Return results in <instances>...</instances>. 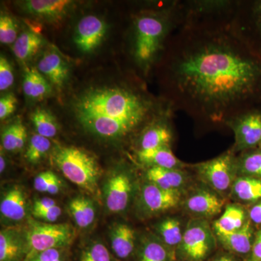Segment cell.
<instances>
[{
  "instance_id": "cell-1",
  "label": "cell",
  "mask_w": 261,
  "mask_h": 261,
  "mask_svg": "<svg viewBox=\"0 0 261 261\" xmlns=\"http://www.w3.org/2000/svg\"><path fill=\"white\" fill-rule=\"evenodd\" d=\"M232 9L187 15L159 63L163 100L205 128L261 110V54L231 22Z\"/></svg>"
},
{
  "instance_id": "cell-2",
  "label": "cell",
  "mask_w": 261,
  "mask_h": 261,
  "mask_svg": "<svg viewBox=\"0 0 261 261\" xmlns=\"http://www.w3.org/2000/svg\"><path fill=\"white\" fill-rule=\"evenodd\" d=\"M169 109L166 101L158 102L132 87L91 89L77 99L74 108L84 129L107 140L126 138Z\"/></svg>"
},
{
  "instance_id": "cell-3",
  "label": "cell",
  "mask_w": 261,
  "mask_h": 261,
  "mask_svg": "<svg viewBox=\"0 0 261 261\" xmlns=\"http://www.w3.org/2000/svg\"><path fill=\"white\" fill-rule=\"evenodd\" d=\"M184 19L182 0L168 2L161 9L142 12L134 19L132 57L145 74L159 64L170 38Z\"/></svg>"
},
{
  "instance_id": "cell-4",
  "label": "cell",
  "mask_w": 261,
  "mask_h": 261,
  "mask_svg": "<svg viewBox=\"0 0 261 261\" xmlns=\"http://www.w3.org/2000/svg\"><path fill=\"white\" fill-rule=\"evenodd\" d=\"M51 160L72 183L89 193H97L100 170L92 154L73 146L60 147L53 152Z\"/></svg>"
},
{
  "instance_id": "cell-5",
  "label": "cell",
  "mask_w": 261,
  "mask_h": 261,
  "mask_svg": "<svg viewBox=\"0 0 261 261\" xmlns=\"http://www.w3.org/2000/svg\"><path fill=\"white\" fill-rule=\"evenodd\" d=\"M218 249L217 238L208 221L192 218L185 227L176 258L182 261H207Z\"/></svg>"
},
{
  "instance_id": "cell-6",
  "label": "cell",
  "mask_w": 261,
  "mask_h": 261,
  "mask_svg": "<svg viewBox=\"0 0 261 261\" xmlns=\"http://www.w3.org/2000/svg\"><path fill=\"white\" fill-rule=\"evenodd\" d=\"M204 185L220 195H229L238 177L237 154L230 149L218 157L192 166Z\"/></svg>"
},
{
  "instance_id": "cell-7",
  "label": "cell",
  "mask_w": 261,
  "mask_h": 261,
  "mask_svg": "<svg viewBox=\"0 0 261 261\" xmlns=\"http://www.w3.org/2000/svg\"><path fill=\"white\" fill-rule=\"evenodd\" d=\"M25 237L28 250L25 261H28L39 252L68 246L74 239L75 231L68 224L32 222Z\"/></svg>"
},
{
  "instance_id": "cell-8",
  "label": "cell",
  "mask_w": 261,
  "mask_h": 261,
  "mask_svg": "<svg viewBox=\"0 0 261 261\" xmlns=\"http://www.w3.org/2000/svg\"><path fill=\"white\" fill-rule=\"evenodd\" d=\"M231 22L244 39L261 54V0H236Z\"/></svg>"
},
{
  "instance_id": "cell-9",
  "label": "cell",
  "mask_w": 261,
  "mask_h": 261,
  "mask_svg": "<svg viewBox=\"0 0 261 261\" xmlns=\"http://www.w3.org/2000/svg\"><path fill=\"white\" fill-rule=\"evenodd\" d=\"M181 205L192 218L208 220L219 216L227 204L226 197L204 185L189 191Z\"/></svg>"
},
{
  "instance_id": "cell-10",
  "label": "cell",
  "mask_w": 261,
  "mask_h": 261,
  "mask_svg": "<svg viewBox=\"0 0 261 261\" xmlns=\"http://www.w3.org/2000/svg\"><path fill=\"white\" fill-rule=\"evenodd\" d=\"M234 135L232 151L241 153L257 148L261 142V110H252L240 115L228 124Z\"/></svg>"
},
{
  "instance_id": "cell-11",
  "label": "cell",
  "mask_w": 261,
  "mask_h": 261,
  "mask_svg": "<svg viewBox=\"0 0 261 261\" xmlns=\"http://www.w3.org/2000/svg\"><path fill=\"white\" fill-rule=\"evenodd\" d=\"M182 197V194L163 190L147 181L141 188L139 206L142 214L153 216L177 208L181 205Z\"/></svg>"
},
{
  "instance_id": "cell-12",
  "label": "cell",
  "mask_w": 261,
  "mask_h": 261,
  "mask_svg": "<svg viewBox=\"0 0 261 261\" xmlns=\"http://www.w3.org/2000/svg\"><path fill=\"white\" fill-rule=\"evenodd\" d=\"M135 184L129 171H118L110 177L105 187V202L108 211L120 214L128 208L135 195Z\"/></svg>"
},
{
  "instance_id": "cell-13",
  "label": "cell",
  "mask_w": 261,
  "mask_h": 261,
  "mask_svg": "<svg viewBox=\"0 0 261 261\" xmlns=\"http://www.w3.org/2000/svg\"><path fill=\"white\" fill-rule=\"evenodd\" d=\"M174 113L173 110L169 109L156 117L144 128L139 139V150L171 147L174 139L171 120Z\"/></svg>"
},
{
  "instance_id": "cell-14",
  "label": "cell",
  "mask_w": 261,
  "mask_h": 261,
  "mask_svg": "<svg viewBox=\"0 0 261 261\" xmlns=\"http://www.w3.org/2000/svg\"><path fill=\"white\" fill-rule=\"evenodd\" d=\"M106 31L107 25L102 19L94 15L84 17L75 29V44L82 53H92L102 43Z\"/></svg>"
},
{
  "instance_id": "cell-15",
  "label": "cell",
  "mask_w": 261,
  "mask_h": 261,
  "mask_svg": "<svg viewBox=\"0 0 261 261\" xmlns=\"http://www.w3.org/2000/svg\"><path fill=\"white\" fill-rule=\"evenodd\" d=\"M147 181L163 190L185 195L190 187V176L185 169L149 167L146 171Z\"/></svg>"
},
{
  "instance_id": "cell-16",
  "label": "cell",
  "mask_w": 261,
  "mask_h": 261,
  "mask_svg": "<svg viewBox=\"0 0 261 261\" xmlns=\"http://www.w3.org/2000/svg\"><path fill=\"white\" fill-rule=\"evenodd\" d=\"M255 234L252 223L248 220L245 226L236 232L216 238L221 249L247 259L251 254Z\"/></svg>"
},
{
  "instance_id": "cell-17",
  "label": "cell",
  "mask_w": 261,
  "mask_h": 261,
  "mask_svg": "<svg viewBox=\"0 0 261 261\" xmlns=\"http://www.w3.org/2000/svg\"><path fill=\"white\" fill-rule=\"evenodd\" d=\"M111 245L115 255L122 260L133 258L135 261L138 247L136 245L135 229L126 224H117L111 231Z\"/></svg>"
},
{
  "instance_id": "cell-18",
  "label": "cell",
  "mask_w": 261,
  "mask_h": 261,
  "mask_svg": "<svg viewBox=\"0 0 261 261\" xmlns=\"http://www.w3.org/2000/svg\"><path fill=\"white\" fill-rule=\"evenodd\" d=\"M223 214L213 223L212 228L216 238L239 231L248 221V213L241 204H227Z\"/></svg>"
},
{
  "instance_id": "cell-19",
  "label": "cell",
  "mask_w": 261,
  "mask_h": 261,
  "mask_svg": "<svg viewBox=\"0 0 261 261\" xmlns=\"http://www.w3.org/2000/svg\"><path fill=\"white\" fill-rule=\"evenodd\" d=\"M37 69L58 88L64 85L69 75L66 63L55 51H47L43 55L38 63Z\"/></svg>"
},
{
  "instance_id": "cell-20",
  "label": "cell",
  "mask_w": 261,
  "mask_h": 261,
  "mask_svg": "<svg viewBox=\"0 0 261 261\" xmlns=\"http://www.w3.org/2000/svg\"><path fill=\"white\" fill-rule=\"evenodd\" d=\"M25 237L16 229L2 230L0 233V261H25L27 257Z\"/></svg>"
},
{
  "instance_id": "cell-21",
  "label": "cell",
  "mask_w": 261,
  "mask_h": 261,
  "mask_svg": "<svg viewBox=\"0 0 261 261\" xmlns=\"http://www.w3.org/2000/svg\"><path fill=\"white\" fill-rule=\"evenodd\" d=\"M139 161L149 167L185 169L189 165L178 159L173 153L171 147H161L159 148L138 150Z\"/></svg>"
},
{
  "instance_id": "cell-22",
  "label": "cell",
  "mask_w": 261,
  "mask_h": 261,
  "mask_svg": "<svg viewBox=\"0 0 261 261\" xmlns=\"http://www.w3.org/2000/svg\"><path fill=\"white\" fill-rule=\"evenodd\" d=\"M27 197L21 187L13 186L5 192L0 203L3 217L10 221H21L27 215Z\"/></svg>"
},
{
  "instance_id": "cell-23",
  "label": "cell",
  "mask_w": 261,
  "mask_h": 261,
  "mask_svg": "<svg viewBox=\"0 0 261 261\" xmlns=\"http://www.w3.org/2000/svg\"><path fill=\"white\" fill-rule=\"evenodd\" d=\"M230 197L236 203H255L261 200V178L238 176L233 181Z\"/></svg>"
},
{
  "instance_id": "cell-24",
  "label": "cell",
  "mask_w": 261,
  "mask_h": 261,
  "mask_svg": "<svg viewBox=\"0 0 261 261\" xmlns=\"http://www.w3.org/2000/svg\"><path fill=\"white\" fill-rule=\"evenodd\" d=\"M176 254L157 236L145 238L138 246L135 261H173Z\"/></svg>"
},
{
  "instance_id": "cell-25",
  "label": "cell",
  "mask_w": 261,
  "mask_h": 261,
  "mask_svg": "<svg viewBox=\"0 0 261 261\" xmlns=\"http://www.w3.org/2000/svg\"><path fill=\"white\" fill-rule=\"evenodd\" d=\"M185 227L178 217H167L155 225L157 237L176 254L183 238Z\"/></svg>"
},
{
  "instance_id": "cell-26",
  "label": "cell",
  "mask_w": 261,
  "mask_h": 261,
  "mask_svg": "<svg viewBox=\"0 0 261 261\" xmlns=\"http://www.w3.org/2000/svg\"><path fill=\"white\" fill-rule=\"evenodd\" d=\"M23 89L25 96L32 99L44 97L51 92L47 80L35 68H25Z\"/></svg>"
},
{
  "instance_id": "cell-27",
  "label": "cell",
  "mask_w": 261,
  "mask_h": 261,
  "mask_svg": "<svg viewBox=\"0 0 261 261\" xmlns=\"http://www.w3.org/2000/svg\"><path fill=\"white\" fill-rule=\"evenodd\" d=\"M70 214L79 227L85 228L93 224L95 219L96 211L93 202L87 197H75L70 201Z\"/></svg>"
},
{
  "instance_id": "cell-28",
  "label": "cell",
  "mask_w": 261,
  "mask_h": 261,
  "mask_svg": "<svg viewBox=\"0 0 261 261\" xmlns=\"http://www.w3.org/2000/svg\"><path fill=\"white\" fill-rule=\"evenodd\" d=\"M70 3L67 0H30L25 3V8L38 16L55 18L63 14Z\"/></svg>"
},
{
  "instance_id": "cell-29",
  "label": "cell",
  "mask_w": 261,
  "mask_h": 261,
  "mask_svg": "<svg viewBox=\"0 0 261 261\" xmlns=\"http://www.w3.org/2000/svg\"><path fill=\"white\" fill-rule=\"evenodd\" d=\"M42 44V39L39 35L30 31H25L13 44V53L19 61H28L37 54Z\"/></svg>"
},
{
  "instance_id": "cell-30",
  "label": "cell",
  "mask_w": 261,
  "mask_h": 261,
  "mask_svg": "<svg viewBox=\"0 0 261 261\" xmlns=\"http://www.w3.org/2000/svg\"><path fill=\"white\" fill-rule=\"evenodd\" d=\"M238 176L261 178V149H249L237 155Z\"/></svg>"
},
{
  "instance_id": "cell-31",
  "label": "cell",
  "mask_w": 261,
  "mask_h": 261,
  "mask_svg": "<svg viewBox=\"0 0 261 261\" xmlns=\"http://www.w3.org/2000/svg\"><path fill=\"white\" fill-rule=\"evenodd\" d=\"M27 129L21 122L13 123L6 128L2 135V145L5 150L15 152L25 145Z\"/></svg>"
},
{
  "instance_id": "cell-32",
  "label": "cell",
  "mask_w": 261,
  "mask_h": 261,
  "mask_svg": "<svg viewBox=\"0 0 261 261\" xmlns=\"http://www.w3.org/2000/svg\"><path fill=\"white\" fill-rule=\"evenodd\" d=\"M32 121L37 134L46 138H53L58 134L56 119L47 110L37 108L33 112Z\"/></svg>"
},
{
  "instance_id": "cell-33",
  "label": "cell",
  "mask_w": 261,
  "mask_h": 261,
  "mask_svg": "<svg viewBox=\"0 0 261 261\" xmlns=\"http://www.w3.org/2000/svg\"><path fill=\"white\" fill-rule=\"evenodd\" d=\"M77 261H118L106 245L99 242H93L86 245L81 251Z\"/></svg>"
},
{
  "instance_id": "cell-34",
  "label": "cell",
  "mask_w": 261,
  "mask_h": 261,
  "mask_svg": "<svg viewBox=\"0 0 261 261\" xmlns=\"http://www.w3.org/2000/svg\"><path fill=\"white\" fill-rule=\"evenodd\" d=\"M51 147V142L49 139L38 135H33L31 137L25 157L29 162L35 163L47 154Z\"/></svg>"
},
{
  "instance_id": "cell-35",
  "label": "cell",
  "mask_w": 261,
  "mask_h": 261,
  "mask_svg": "<svg viewBox=\"0 0 261 261\" xmlns=\"http://www.w3.org/2000/svg\"><path fill=\"white\" fill-rule=\"evenodd\" d=\"M18 34V27L14 19L9 15H2L0 17V42L2 44L15 43Z\"/></svg>"
},
{
  "instance_id": "cell-36",
  "label": "cell",
  "mask_w": 261,
  "mask_h": 261,
  "mask_svg": "<svg viewBox=\"0 0 261 261\" xmlns=\"http://www.w3.org/2000/svg\"><path fill=\"white\" fill-rule=\"evenodd\" d=\"M14 82L11 65L4 56L0 57V90L9 89Z\"/></svg>"
},
{
  "instance_id": "cell-37",
  "label": "cell",
  "mask_w": 261,
  "mask_h": 261,
  "mask_svg": "<svg viewBox=\"0 0 261 261\" xmlns=\"http://www.w3.org/2000/svg\"><path fill=\"white\" fill-rule=\"evenodd\" d=\"M17 100L14 94L10 93L7 94L0 99V119L4 120L8 118L15 111Z\"/></svg>"
},
{
  "instance_id": "cell-38",
  "label": "cell",
  "mask_w": 261,
  "mask_h": 261,
  "mask_svg": "<svg viewBox=\"0 0 261 261\" xmlns=\"http://www.w3.org/2000/svg\"><path fill=\"white\" fill-rule=\"evenodd\" d=\"M63 258V249H49L39 252L28 261H58Z\"/></svg>"
},
{
  "instance_id": "cell-39",
  "label": "cell",
  "mask_w": 261,
  "mask_h": 261,
  "mask_svg": "<svg viewBox=\"0 0 261 261\" xmlns=\"http://www.w3.org/2000/svg\"><path fill=\"white\" fill-rule=\"evenodd\" d=\"M33 215L37 219H42L47 222H55L61 216L62 210L58 205L54 206L47 210L34 211Z\"/></svg>"
},
{
  "instance_id": "cell-40",
  "label": "cell",
  "mask_w": 261,
  "mask_h": 261,
  "mask_svg": "<svg viewBox=\"0 0 261 261\" xmlns=\"http://www.w3.org/2000/svg\"><path fill=\"white\" fill-rule=\"evenodd\" d=\"M56 174H55L51 171H44V172L39 173L34 178V188L38 192H45L46 188H47L49 182L56 177Z\"/></svg>"
},
{
  "instance_id": "cell-41",
  "label": "cell",
  "mask_w": 261,
  "mask_h": 261,
  "mask_svg": "<svg viewBox=\"0 0 261 261\" xmlns=\"http://www.w3.org/2000/svg\"><path fill=\"white\" fill-rule=\"evenodd\" d=\"M245 259L238 256L234 254L223 250L218 249L216 252L211 257L207 259V261H245Z\"/></svg>"
},
{
  "instance_id": "cell-42",
  "label": "cell",
  "mask_w": 261,
  "mask_h": 261,
  "mask_svg": "<svg viewBox=\"0 0 261 261\" xmlns=\"http://www.w3.org/2000/svg\"><path fill=\"white\" fill-rule=\"evenodd\" d=\"M57 205L56 201L49 197H43V198L38 199L34 202L33 206V211H40L47 210L50 207Z\"/></svg>"
},
{
  "instance_id": "cell-43",
  "label": "cell",
  "mask_w": 261,
  "mask_h": 261,
  "mask_svg": "<svg viewBox=\"0 0 261 261\" xmlns=\"http://www.w3.org/2000/svg\"><path fill=\"white\" fill-rule=\"evenodd\" d=\"M248 219L252 224H261V200L254 203L248 211Z\"/></svg>"
},
{
  "instance_id": "cell-44",
  "label": "cell",
  "mask_w": 261,
  "mask_h": 261,
  "mask_svg": "<svg viewBox=\"0 0 261 261\" xmlns=\"http://www.w3.org/2000/svg\"><path fill=\"white\" fill-rule=\"evenodd\" d=\"M250 257L255 261H261V228L255 233Z\"/></svg>"
},
{
  "instance_id": "cell-45",
  "label": "cell",
  "mask_w": 261,
  "mask_h": 261,
  "mask_svg": "<svg viewBox=\"0 0 261 261\" xmlns=\"http://www.w3.org/2000/svg\"><path fill=\"white\" fill-rule=\"evenodd\" d=\"M61 180L56 175V177L49 182L47 188H46L45 192L51 194V195H56V194H58V192L61 191Z\"/></svg>"
},
{
  "instance_id": "cell-46",
  "label": "cell",
  "mask_w": 261,
  "mask_h": 261,
  "mask_svg": "<svg viewBox=\"0 0 261 261\" xmlns=\"http://www.w3.org/2000/svg\"><path fill=\"white\" fill-rule=\"evenodd\" d=\"M5 167H6V163H5V158L3 157V154H2L1 157H0V172L3 173Z\"/></svg>"
},
{
  "instance_id": "cell-47",
  "label": "cell",
  "mask_w": 261,
  "mask_h": 261,
  "mask_svg": "<svg viewBox=\"0 0 261 261\" xmlns=\"http://www.w3.org/2000/svg\"><path fill=\"white\" fill-rule=\"evenodd\" d=\"M245 261H255V260H253V259H252L251 257H247V259H245Z\"/></svg>"
},
{
  "instance_id": "cell-48",
  "label": "cell",
  "mask_w": 261,
  "mask_h": 261,
  "mask_svg": "<svg viewBox=\"0 0 261 261\" xmlns=\"http://www.w3.org/2000/svg\"><path fill=\"white\" fill-rule=\"evenodd\" d=\"M173 261H182V260H178V259L176 258V259H175V260H173Z\"/></svg>"
},
{
  "instance_id": "cell-49",
  "label": "cell",
  "mask_w": 261,
  "mask_h": 261,
  "mask_svg": "<svg viewBox=\"0 0 261 261\" xmlns=\"http://www.w3.org/2000/svg\"><path fill=\"white\" fill-rule=\"evenodd\" d=\"M258 148L261 149V142L260 145H259Z\"/></svg>"
},
{
  "instance_id": "cell-50",
  "label": "cell",
  "mask_w": 261,
  "mask_h": 261,
  "mask_svg": "<svg viewBox=\"0 0 261 261\" xmlns=\"http://www.w3.org/2000/svg\"><path fill=\"white\" fill-rule=\"evenodd\" d=\"M58 261H64V260H63V258H62V259H61V260H58Z\"/></svg>"
}]
</instances>
